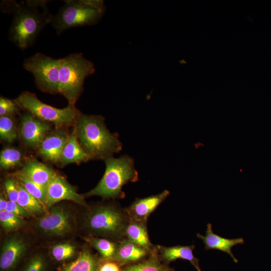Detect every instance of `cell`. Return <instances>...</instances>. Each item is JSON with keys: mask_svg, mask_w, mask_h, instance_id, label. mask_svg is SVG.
<instances>
[{"mask_svg": "<svg viewBox=\"0 0 271 271\" xmlns=\"http://www.w3.org/2000/svg\"><path fill=\"white\" fill-rule=\"evenodd\" d=\"M95 71L93 63L81 53L70 54L60 59L59 93L75 105L83 91L86 77Z\"/></svg>", "mask_w": 271, "mask_h": 271, "instance_id": "cell-7", "label": "cell"}, {"mask_svg": "<svg viewBox=\"0 0 271 271\" xmlns=\"http://www.w3.org/2000/svg\"><path fill=\"white\" fill-rule=\"evenodd\" d=\"M22 109L15 99L1 96L0 116H14Z\"/></svg>", "mask_w": 271, "mask_h": 271, "instance_id": "cell-32", "label": "cell"}, {"mask_svg": "<svg viewBox=\"0 0 271 271\" xmlns=\"http://www.w3.org/2000/svg\"><path fill=\"white\" fill-rule=\"evenodd\" d=\"M17 203L28 211L33 218L45 213L48 210L42 203L28 193L20 184Z\"/></svg>", "mask_w": 271, "mask_h": 271, "instance_id": "cell-25", "label": "cell"}, {"mask_svg": "<svg viewBox=\"0 0 271 271\" xmlns=\"http://www.w3.org/2000/svg\"><path fill=\"white\" fill-rule=\"evenodd\" d=\"M24 155L20 149L11 147L4 148L0 153V167L2 170H9L21 165Z\"/></svg>", "mask_w": 271, "mask_h": 271, "instance_id": "cell-26", "label": "cell"}, {"mask_svg": "<svg viewBox=\"0 0 271 271\" xmlns=\"http://www.w3.org/2000/svg\"><path fill=\"white\" fill-rule=\"evenodd\" d=\"M47 3L42 0L2 2L1 10L13 15L9 38L20 49L32 45L42 29L51 23L53 16L49 12Z\"/></svg>", "mask_w": 271, "mask_h": 271, "instance_id": "cell-1", "label": "cell"}, {"mask_svg": "<svg viewBox=\"0 0 271 271\" xmlns=\"http://www.w3.org/2000/svg\"><path fill=\"white\" fill-rule=\"evenodd\" d=\"M15 100L22 109L54 124L55 128L74 126L81 113L75 105L56 108L41 101L35 93L29 91L22 92Z\"/></svg>", "mask_w": 271, "mask_h": 271, "instance_id": "cell-8", "label": "cell"}, {"mask_svg": "<svg viewBox=\"0 0 271 271\" xmlns=\"http://www.w3.org/2000/svg\"><path fill=\"white\" fill-rule=\"evenodd\" d=\"M34 218L32 230L44 238L63 239L78 229V214L73 206L66 203H58Z\"/></svg>", "mask_w": 271, "mask_h": 271, "instance_id": "cell-5", "label": "cell"}, {"mask_svg": "<svg viewBox=\"0 0 271 271\" xmlns=\"http://www.w3.org/2000/svg\"><path fill=\"white\" fill-rule=\"evenodd\" d=\"M170 192L164 190L160 194L144 198H137L131 204L125 208L129 218L147 221L150 214L169 195Z\"/></svg>", "mask_w": 271, "mask_h": 271, "instance_id": "cell-14", "label": "cell"}, {"mask_svg": "<svg viewBox=\"0 0 271 271\" xmlns=\"http://www.w3.org/2000/svg\"><path fill=\"white\" fill-rule=\"evenodd\" d=\"M69 134L66 127L51 130L37 150L38 154L46 161L54 164L60 163L62 152Z\"/></svg>", "mask_w": 271, "mask_h": 271, "instance_id": "cell-13", "label": "cell"}, {"mask_svg": "<svg viewBox=\"0 0 271 271\" xmlns=\"http://www.w3.org/2000/svg\"><path fill=\"white\" fill-rule=\"evenodd\" d=\"M75 126L78 141L91 159L104 160L122 150L118 135L108 130L102 116L81 113Z\"/></svg>", "mask_w": 271, "mask_h": 271, "instance_id": "cell-3", "label": "cell"}, {"mask_svg": "<svg viewBox=\"0 0 271 271\" xmlns=\"http://www.w3.org/2000/svg\"><path fill=\"white\" fill-rule=\"evenodd\" d=\"M49 259L48 253L37 250L28 257L19 271H46Z\"/></svg>", "mask_w": 271, "mask_h": 271, "instance_id": "cell-27", "label": "cell"}, {"mask_svg": "<svg viewBox=\"0 0 271 271\" xmlns=\"http://www.w3.org/2000/svg\"><path fill=\"white\" fill-rule=\"evenodd\" d=\"M104 160L105 170L103 177L94 188L82 195L84 198L97 196L103 199H122L125 197L122 187L139 179L134 160L126 155L118 158L112 156Z\"/></svg>", "mask_w": 271, "mask_h": 271, "instance_id": "cell-4", "label": "cell"}, {"mask_svg": "<svg viewBox=\"0 0 271 271\" xmlns=\"http://www.w3.org/2000/svg\"><path fill=\"white\" fill-rule=\"evenodd\" d=\"M12 175L17 178L19 183L28 193L37 199L45 206L46 189L45 188L35 183L17 172Z\"/></svg>", "mask_w": 271, "mask_h": 271, "instance_id": "cell-30", "label": "cell"}, {"mask_svg": "<svg viewBox=\"0 0 271 271\" xmlns=\"http://www.w3.org/2000/svg\"><path fill=\"white\" fill-rule=\"evenodd\" d=\"M52 125L27 112L21 116L19 136L25 146L37 150L51 131Z\"/></svg>", "mask_w": 271, "mask_h": 271, "instance_id": "cell-11", "label": "cell"}, {"mask_svg": "<svg viewBox=\"0 0 271 271\" xmlns=\"http://www.w3.org/2000/svg\"><path fill=\"white\" fill-rule=\"evenodd\" d=\"M91 247L86 244L72 260L62 264L57 271H97L100 257L94 254Z\"/></svg>", "mask_w": 271, "mask_h": 271, "instance_id": "cell-19", "label": "cell"}, {"mask_svg": "<svg viewBox=\"0 0 271 271\" xmlns=\"http://www.w3.org/2000/svg\"><path fill=\"white\" fill-rule=\"evenodd\" d=\"M78 223L82 236L119 242L125 238L129 217L125 209L113 202H98L84 207Z\"/></svg>", "mask_w": 271, "mask_h": 271, "instance_id": "cell-2", "label": "cell"}, {"mask_svg": "<svg viewBox=\"0 0 271 271\" xmlns=\"http://www.w3.org/2000/svg\"><path fill=\"white\" fill-rule=\"evenodd\" d=\"M9 201L8 196L3 189L0 194V212L6 210Z\"/></svg>", "mask_w": 271, "mask_h": 271, "instance_id": "cell-35", "label": "cell"}, {"mask_svg": "<svg viewBox=\"0 0 271 271\" xmlns=\"http://www.w3.org/2000/svg\"><path fill=\"white\" fill-rule=\"evenodd\" d=\"M151 251L125 238L118 242L117 250L112 260L122 267L142 260L148 256Z\"/></svg>", "mask_w": 271, "mask_h": 271, "instance_id": "cell-17", "label": "cell"}, {"mask_svg": "<svg viewBox=\"0 0 271 271\" xmlns=\"http://www.w3.org/2000/svg\"><path fill=\"white\" fill-rule=\"evenodd\" d=\"M30 247L29 239L20 230L7 234L1 246V271L15 269L27 254Z\"/></svg>", "mask_w": 271, "mask_h": 271, "instance_id": "cell-10", "label": "cell"}, {"mask_svg": "<svg viewBox=\"0 0 271 271\" xmlns=\"http://www.w3.org/2000/svg\"><path fill=\"white\" fill-rule=\"evenodd\" d=\"M159 256L164 263L170 262L178 259L189 261L197 271H201L199 260L193 254L195 245H177L171 247L157 245Z\"/></svg>", "mask_w": 271, "mask_h": 271, "instance_id": "cell-18", "label": "cell"}, {"mask_svg": "<svg viewBox=\"0 0 271 271\" xmlns=\"http://www.w3.org/2000/svg\"><path fill=\"white\" fill-rule=\"evenodd\" d=\"M91 160L80 144L75 126L69 134L68 139L63 149L60 164L64 166L72 163H80Z\"/></svg>", "mask_w": 271, "mask_h": 271, "instance_id": "cell-20", "label": "cell"}, {"mask_svg": "<svg viewBox=\"0 0 271 271\" xmlns=\"http://www.w3.org/2000/svg\"><path fill=\"white\" fill-rule=\"evenodd\" d=\"M80 249L74 242L70 240H62L50 244L47 253L51 260L64 264L74 259Z\"/></svg>", "mask_w": 271, "mask_h": 271, "instance_id": "cell-21", "label": "cell"}, {"mask_svg": "<svg viewBox=\"0 0 271 271\" xmlns=\"http://www.w3.org/2000/svg\"><path fill=\"white\" fill-rule=\"evenodd\" d=\"M63 201H70L83 207L88 206L85 198L63 176L57 174L46 188L45 206L47 210Z\"/></svg>", "mask_w": 271, "mask_h": 271, "instance_id": "cell-12", "label": "cell"}, {"mask_svg": "<svg viewBox=\"0 0 271 271\" xmlns=\"http://www.w3.org/2000/svg\"><path fill=\"white\" fill-rule=\"evenodd\" d=\"M23 66L33 74L40 90L51 94L59 93L60 59L37 53L26 58Z\"/></svg>", "mask_w": 271, "mask_h": 271, "instance_id": "cell-9", "label": "cell"}, {"mask_svg": "<svg viewBox=\"0 0 271 271\" xmlns=\"http://www.w3.org/2000/svg\"><path fill=\"white\" fill-rule=\"evenodd\" d=\"M197 237L204 242L205 250L215 249L223 251L229 254L234 262H238L231 249L235 245L243 244L244 243L243 238L230 239L215 234L213 231L212 224L210 223L207 224L205 235H203L198 233L197 234Z\"/></svg>", "mask_w": 271, "mask_h": 271, "instance_id": "cell-15", "label": "cell"}, {"mask_svg": "<svg viewBox=\"0 0 271 271\" xmlns=\"http://www.w3.org/2000/svg\"><path fill=\"white\" fill-rule=\"evenodd\" d=\"M53 16L51 22L58 35L69 29L95 25L101 19L105 7L103 1L67 0Z\"/></svg>", "mask_w": 271, "mask_h": 271, "instance_id": "cell-6", "label": "cell"}, {"mask_svg": "<svg viewBox=\"0 0 271 271\" xmlns=\"http://www.w3.org/2000/svg\"><path fill=\"white\" fill-rule=\"evenodd\" d=\"M6 211L24 218L32 217L30 213L17 202L9 201Z\"/></svg>", "mask_w": 271, "mask_h": 271, "instance_id": "cell-34", "label": "cell"}, {"mask_svg": "<svg viewBox=\"0 0 271 271\" xmlns=\"http://www.w3.org/2000/svg\"><path fill=\"white\" fill-rule=\"evenodd\" d=\"M122 271H175L161 259L157 246L142 260L122 267Z\"/></svg>", "mask_w": 271, "mask_h": 271, "instance_id": "cell-22", "label": "cell"}, {"mask_svg": "<svg viewBox=\"0 0 271 271\" xmlns=\"http://www.w3.org/2000/svg\"><path fill=\"white\" fill-rule=\"evenodd\" d=\"M19 136L14 116H3L0 117V138L1 141L12 143Z\"/></svg>", "mask_w": 271, "mask_h": 271, "instance_id": "cell-29", "label": "cell"}, {"mask_svg": "<svg viewBox=\"0 0 271 271\" xmlns=\"http://www.w3.org/2000/svg\"><path fill=\"white\" fill-rule=\"evenodd\" d=\"M122 267L116 261L112 259H104L100 257L97 271H122Z\"/></svg>", "mask_w": 271, "mask_h": 271, "instance_id": "cell-33", "label": "cell"}, {"mask_svg": "<svg viewBox=\"0 0 271 271\" xmlns=\"http://www.w3.org/2000/svg\"><path fill=\"white\" fill-rule=\"evenodd\" d=\"M82 238L91 248L98 251L101 258H113L117 250L118 242L93 236H82Z\"/></svg>", "mask_w": 271, "mask_h": 271, "instance_id": "cell-24", "label": "cell"}, {"mask_svg": "<svg viewBox=\"0 0 271 271\" xmlns=\"http://www.w3.org/2000/svg\"><path fill=\"white\" fill-rule=\"evenodd\" d=\"M147 221L129 218L125 229V237L130 241L150 251L155 246L149 239Z\"/></svg>", "mask_w": 271, "mask_h": 271, "instance_id": "cell-23", "label": "cell"}, {"mask_svg": "<svg viewBox=\"0 0 271 271\" xmlns=\"http://www.w3.org/2000/svg\"><path fill=\"white\" fill-rule=\"evenodd\" d=\"M4 189L10 201L17 202L20 192V184L17 178L11 174L4 182Z\"/></svg>", "mask_w": 271, "mask_h": 271, "instance_id": "cell-31", "label": "cell"}, {"mask_svg": "<svg viewBox=\"0 0 271 271\" xmlns=\"http://www.w3.org/2000/svg\"><path fill=\"white\" fill-rule=\"evenodd\" d=\"M27 224L25 218L18 216L6 210L0 212V225L7 234L19 231Z\"/></svg>", "mask_w": 271, "mask_h": 271, "instance_id": "cell-28", "label": "cell"}, {"mask_svg": "<svg viewBox=\"0 0 271 271\" xmlns=\"http://www.w3.org/2000/svg\"><path fill=\"white\" fill-rule=\"evenodd\" d=\"M17 172L45 189L57 174L52 168L35 158L27 159Z\"/></svg>", "mask_w": 271, "mask_h": 271, "instance_id": "cell-16", "label": "cell"}]
</instances>
